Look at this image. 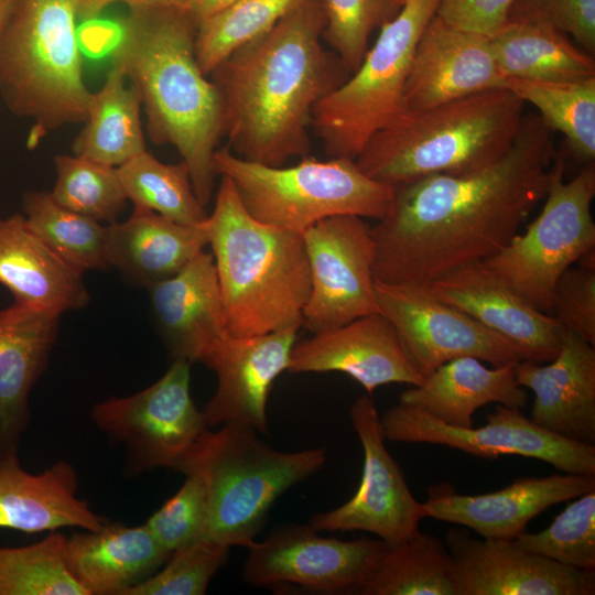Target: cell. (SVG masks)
Wrapping results in <instances>:
<instances>
[{"mask_svg": "<svg viewBox=\"0 0 595 595\" xmlns=\"http://www.w3.org/2000/svg\"><path fill=\"white\" fill-rule=\"evenodd\" d=\"M145 523L107 521L98 530L66 537L64 560L87 595H126L170 558Z\"/></svg>", "mask_w": 595, "mask_h": 595, "instance_id": "obj_27", "label": "cell"}, {"mask_svg": "<svg viewBox=\"0 0 595 595\" xmlns=\"http://www.w3.org/2000/svg\"><path fill=\"white\" fill-rule=\"evenodd\" d=\"M196 31V20L183 8H134L112 62L140 95L151 140L177 150L205 207L214 192L213 161L224 136V111L218 88L198 65Z\"/></svg>", "mask_w": 595, "mask_h": 595, "instance_id": "obj_3", "label": "cell"}, {"mask_svg": "<svg viewBox=\"0 0 595 595\" xmlns=\"http://www.w3.org/2000/svg\"><path fill=\"white\" fill-rule=\"evenodd\" d=\"M386 548L380 539L343 541L322 537L309 524H289L247 548L242 578L253 586L359 594Z\"/></svg>", "mask_w": 595, "mask_h": 595, "instance_id": "obj_14", "label": "cell"}, {"mask_svg": "<svg viewBox=\"0 0 595 595\" xmlns=\"http://www.w3.org/2000/svg\"><path fill=\"white\" fill-rule=\"evenodd\" d=\"M303 0H237L197 24L195 53L205 75L234 51L271 30Z\"/></svg>", "mask_w": 595, "mask_h": 595, "instance_id": "obj_37", "label": "cell"}, {"mask_svg": "<svg viewBox=\"0 0 595 595\" xmlns=\"http://www.w3.org/2000/svg\"><path fill=\"white\" fill-rule=\"evenodd\" d=\"M191 365L173 360L151 386L93 405V423L109 441L125 447L129 473L174 469L208 429L191 396Z\"/></svg>", "mask_w": 595, "mask_h": 595, "instance_id": "obj_11", "label": "cell"}, {"mask_svg": "<svg viewBox=\"0 0 595 595\" xmlns=\"http://www.w3.org/2000/svg\"><path fill=\"white\" fill-rule=\"evenodd\" d=\"M207 227L227 332L253 336L301 326L311 292L302 232L255 219L224 176Z\"/></svg>", "mask_w": 595, "mask_h": 595, "instance_id": "obj_4", "label": "cell"}, {"mask_svg": "<svg viewBox=\"0 0 595 595\" xmlns=\"http://www.w3.org/2000/svg\"><path fill=\"white\" fill-rule=\"evenodd\" d=\"M453 562L446 545L420 530L387 544L361 595H455Z\"/></svg>", "mask_w": 595, "mask_h": 595, "instance_id": "obj_33", "label": "cell"}, {"mask_svg": "<svg viewBox=\"0 0 595 595\" xmlns=\"http://www.w3.org/2000/svg\"><path fill=\"white\" fill-rule=\"evenodd\" d=\"M23 215L33 232L74 270L109 267L108 226L57 204L47 192H28L22 198Z\"/></svg>", "mask_w": 595, "mask_h": 595, "instance_id": "obj_35", "label": "cell"}, {"mask_svg": "<svg viewBox=\"0 0 595 595\" xmlns=\"http://www.w3.org/2000/svg\"><path fill=\"white\" fill-rule=\"evenodd\" d=\"M54 165L50 194L57 204L98 221H116L127 201L117 167L76 154H58Z\"/></svg>", "mask_w": 595, "mask_h": 595, "instance_id": "obj_39", "label": "cell"}, {"mask_svg": "<svg viewBox=\"0 0 595 595\" xmlns=\"http://www.w3.org/2000/svg\"><path fill=\"white\" fill-rule=\"evenodd\" d=\"M399 402L447 425L470 428L477 409L490 402L522 409L528 393L516 379V364L488 368L480 359L465 356L437 367L422 383L404 390Z\"/></svg>", "mask_w": 595, "mask_h": 595, "instance_id": "obj_30", "label": "cell"}, {"mask_svg": "<svg viewBox=\"0 0 595 595\" xmlns=\"http://www.w3.org/2000/svg\"><path fill=\"white\" fill-rule=\"evenodd\" d=\"M325 25L322 39L344 66L354 73L368 52L372 31L401 9L392 0H322Z\"/></svg>", "mask_w": 595, "mask_h": 595, "instance_id": "obj_41", "label": "cell"}, {"mask_svg": "<svg viewBox=\"0 0 595 595\" xmlns=\"http://www.w3.org/2000/svg\"><path fill=\"white\" fill-rule=\"evenodd\" d=\"M288 371L343 372L369 394L382 385L419 386L424 380L397 331L379 312L295 342Z\"/></svg>", "mask_w": 595, "mask_h": 595, "instance_id": "obj_21", "label": "cell"}, {"mask_svg": "<svg viewBox=\"0 0 595 595\" xmlns=\"http://www.w3.org/2000/svg\"><path fill=\"white\" fill-rule=\"evenodd\" d=\"M136 88L126 86L122 68L112 62L102 87L91 93L85 127L73 152L95 162L118 167L145 151Z\"/></svg>", "mask_w": 595, "mask_h": 595, "instance_id": "obj_32", "label": "cell"}, {"mask_svg": "<svg viewBox=\"0 0 595 595\" xmlns=\"http://www.w3.org/2000/svg\"><path fill=\"white\" fill-rule=\"evenodd\" d=\"M548 363L516 364L518 383L534 393L530 420L559 436L594 445V345L563 327L560 349Z\"/></svg>", "mask_w": 595, "mask_h": 595, "instance_id": "obj_23", "label": "cell"}, {"mask_svg": "<svg viewBox=\"0 0 595 595\" xmlns=\"http://www.w3.org/2000/svg\"><path fill=\"white\" fill-rule=\"evenodd\" d=\"M76 17L74 0H13L0 29V95L12 113L33 120L30 142L87 118Z\"/></svg>", "mask_w": 595, "mask_h": 595, "instance_id": "obj_6", "label": "cell"}, {"mask_svg": "<svg viewBox=\"0 0 595 595\" xmlns=\"http://www.w3.org/2000/svg\"><path fill=\"white\" fill-rule=\"evenodd\" d=\"M379 313L394 327L410 359L425 378L441 365L470 356L494 367L517 364L519 351L425 286L375 280Z\"/></svg>", "mask_w": 595, "mask_h": 595, "instance_id": "obj_15", "label": "cell"}, {"mask_svg": "<svg viewBox=\"0 0 595 595\" xmlns=\"http://www.w3.org/2000/svg\"><path fill=\"white\" fill-rule=\"evenodd\" d=\"M235 1L237 0H184V9L198 24L199 21L218 12Z\"/></svg>", "mask_w": 595, "mask_h": 595, "instance_id": "obj_48", "label": "cell"}, {"mask_svg": "<svg viewBox=\"0 0 595 595\" xmlns=\"http://www.w3.org/2000/svg\"><path fill=\"white\" fill-rule=\"evenodd\" d=\"M66 537L51 531L23 547H0V595H87L64 560Z\"/></svg>", "mask_w": 595, "mask_h": 595, "instance_id": "obj_38", "label": "cell"}, {"mask_svg": "<svg viewBox=\"0 0 595 595\" xmlns=\"http://www.w3.org/2000/svg\"><path fill=\"white\" fill-rule=\"evenodd\" d=\"M311 292L302 325L312 334L379 312L375 293V241L365 218L336 215L303 232Z\"/></svg>", "mask_w": 595, "mask_h": 595, "instance_id": "obj_13", "label": "cell"}, {"mask_svg": "<svg viewBox=\"0 0 595 595\" xmlns=\"http://www.w3.org/2000/svg\"><path fill=\"white\" fill-rule=\"evenodd\" d=\"M213 162L216 175L231 182L255 219L298 232L336 215L380 220L394 195L393 185L367 176L347 158L322 161L306 155L294 165L270 166L221 148Z\"/></svg>", "mask_w": 595, "mask_h": 595, "instance_id": "obj_8", "label": "cell"}, {"mask_svg": "<svg viewBox=\"0 0 595 595\" xmlns=\"http://www.w3.org/2000/svg\"><path fill=\"white\" fill-rule=\"evenodd\" d=\"M231 548L202 539L174 551L151 576L126 595H203L225 565Z\"/></svg>", "mask_w": 595, "mask_h": 595, "instance_id": "obj_42", "label": "cell"}, {"mask_svg": "<svg viewBox=\"0 0 595 595\" xmlns=\"http://www.w3.org/2000/svg\"><path fill=\"white\" fill-rule=\"evenodd\" d=\"M508 20L550 24L572 35L594 56L595 0H516Z\"/></svg>", "mask_w": 595, "mask_h": 595, "instance_id": "obj_44", "label": "cell"}, {"mask_svg": "<svg viewBox=\"0 0 595 595\" xmlns=\"http://www.w3.org/2000/svg\"><path fill=\"white\" fill-rule=\"evenodd\" d=\"M77 17L91 19L101 10L115 2H125L132 9L147 7H180L184 9V0H74Z\"/></svg>", "mask_w": 595, "mask_h": 595, "instance_id": "obj_47", "label": "cell"}, {"mask_svg": "<svg viewBox=\"0 0 595 595\" xmlns=\"http://www.w3.org/2000/svg\"><path fill=\"white\" fill-rule=\"evenodd\" d=\"M439 0H404L381 25L359 67L314 107L311 127L329 158L355 160L367 142L404 109L414 47Z\"/></svg>", "mask_w": 595, "mask_h": 595, "instance_id": "obj_9", "label": "cell"}, {"mask_svg": "<svg viewBox=\"0 0 595 595\" xmlns=\"http://www.w3.org/2000/svg\"><path fill=\"white\" fill-rule=\"evenodd\" d=\"M257 433L236 424L207 429L174 467L202 479L207 539L229 548L251 545L277 499L317 473L326 461L324 448L281 452Z\"/></svg>", "mask_w": 595, "mask_h": 595, "instance_id": "obj_7", "label": "cell"}, {"mask_svg": "<svg viewBox=\"0 0 595 595\" xmlns=\"http://www.w3.org/2000/svg\"><path fill=\"white\" fill-rule=\"evenodd\" d=\"M554 158L553 131L530 113L491 165L396 185L388 213L371 227L375 280L426 286L496 255L544 199Z\"/></svg>", "mask_w": 595, "mask_h": 595, "instance_id": "obj_1", "label": "cell"}, {"mask_svg": "<svg viewBox=\"0 0 595 595\" xmlns=\"http://www.w3.org/2000/svg\"><path fill=\"white\" fill-rule=\"evenodd\" d=\"M504 88L532 104L542 121L565 139L574 156L587 164L595 159V78L540 82L506 78Z\"/></svg>", "mask_w": 595, "mask_h": 595, "instance_id": "obj_34", "label": "cell"}, {"mask_svg": "<svg viewBox=\"0 0 595 595\" xmlns=\"http://www.w3.org/2000/svg\"><path fill=\"white\" fill-rule=\"evenodd\" d=\"M455 595H593L594 571L578 570L532 553L513 540L475 539L450 529Z\"/></svg>", "mask_w": 595, "mask_h": 595, "instance_id": "obj_18", "label": "cell"}, {"mask_svg": "<svg viewBox=\"0 0 595 595\" xmlns=\"http://www.w3.org/2000/svg\"><path fill=\"white\" fill-rule=\"evenodd\" d=\"M324 25L323 1L303 0L212 72L235 155L270 166L309 155L314 107L350 76L322 45Z\"/></svg>", "mask_w": 595, "mask_h": 595, "instance_id": "obj_2", "label": "cell"}, {"mask_svg": "<svg viewBox=\"0 0 595 595\" xmlns=\"http://www.w3.org/2000/svg\"><path fill=\"white\" fill-rule=\"evenodd\" d=\"M565 164L552 163L543 207L523 234H516L496 255L484 260L508 286L542 312L552 310L560 277L594 251L595 164L564 180Z\"/></svg>", "mask_w": 595, "mask_h": 595, "instance_id": "obj_10", "label": "cell"}, {"mask_svg": "<svg viewBox=\"0 0 595 595\" xmlns=\"http://www.w3.org/2000/svg\"><path fill=\"white\" fill-rule=\"evenodd\" d=\"M208 242L207 219L196 226L182 225L134 206L127 220L108 226L107 262L149 289L177 273Z\"/></svg>", "mask_w": 595, "mask_h": 595, "instance_id": "obj_29", "label": "cell"}, {"mask_svg": "<svg viewBox=\"0 0 595 595\" xmlns=\"http://www.w3.org/2000/svg\"><path fill=\"white\" fill-rule=\"evenodd\" d=\"M300 326L253 336H220L201 361L217 378L202 410L208 428L236 424L267 433V401L275 379L288 371Z\"/></svg>", "mask_w": 595, "mask_h": 595, "instance_id": "obj_17", "label": "cell"}, {"mask_svg": "<svg viewBox=\"0 0 595 595\" xmlns=\"http://www.w3.org/2000/svg\"><path fill=\"white\" fill-rule=\"evenodd\" d=\"M127 199L182 225L203 224L208 214L197 199L185 162L166 164L147 150L117 167Z\"/></svg>", "mask_w": 595, "mask_h": 595, "instance_id": "obj_36", "label": "cell"}, {"mask_svg": "<svg viewBox=\"0 0 595 595\" xmlns=\"http://www.w3.org/2000/svg\"><path fill=\"white\" fill-rule=\"evenodd\" d=\"M595 490V476L570 474L524 477L486 494H458L450 484L429 487L424 518L456 523L484 539L515 540L549 507Z\"/></svg>", "mask_w": 595, "mask_h": 595, "instance_id": "obj_20", "label": "cell"}, {"mask_svg": "<svg viewBox=\"0 0 595 595\" xmlns=\"http://www.w3.org/2000/svg\"><path fill=\"white\" fill-rule=\"evenodd\" d=\"M428 291L509 342L522 359L545 363L558 354L563 327L508 286L484 261L431 282Z\"/></svg>", "mask_w": 595, "mask_h": 595, "instance_id": "obj_19", "label": "cell"}, {"mask_svg": "<svg viewBox=\"0 0 595 595\" xmlns=\"http://www.w3.org/2000/svg\"><path fill=\"white\" fill-rule=\"evenodd\" d=\"M504 86L490 37L434 14L414 47L404 106L422 109Z\"/></svg>", "mask_w": 595, "mask_h": 595, "instance_id": "obj_22", "label": "cell"}, {"mask_svg": "<svg viewBox=\"0 0 595 595\" xmlns=\"http://www.w3.org/2000/svg\"><path fill=\"white\" fill-rule=\"evenodd\" d=\"M380 424L385 440L391 442L442 444L488 459L515 454L541 459L565 473L595 476V445L553 434L518 408L499 404L484 426L474 429L447 425L398 402L385 411Z\"/></svg>", "mask_w": 595, "mask_h": 595, "instance_id": "obj_12", "label": "cell"}, {"mask_svg": "<svg viewBox=\"0 0 595 595\" xmlns=\"http://www.w3.org/2000/svg\"><path fill=\"white\" fill-rule=\"evenodd\" d=\"M513 541L562 565L594 571L595 490L576 497L548 528L537 533L523 531Z\"/></svg>", "mask_w": 595, "mask_h": 595, "instance_id": "obj_40", "label": "cell"}, {"mask_svg": "<svg viewBox=\"0 0 595 595\" xmlns=\"http://www.w3.org/2000/svg\"><path fill=\"white\" fill-rule=\"evenodd\" d=\"M551 311L562 327L595 345V266H572L560 277Z\"/></svg>", "mask_w": 595, "mask_h": 595, "instance_id": "obj_45", "label": "cell"}, {"mask_svg": "<svg viewBox=\"0 0 595 595\" xmlns=\"http://www.w3.org/2000/svg\"><path fill=\"white\" fill-rule=\"evenodd\" d=\"M77 493V472L65 461L32 474L21 466L18 454L0 456L1 529L25 533L63 528L98 530L108 520Z\"/></svg>", "mask_w": 595, "mask_h": 595, "instance_id": "obj_26", "label": "cell"}, {"mask_svg": "<svg viewBox=\"0 0 595 595\" xmlns=\"http://www.w3.org/2000/svg\"><path fill=\"white\" fill-rule=\"evenodd\" d=\"M13 0H0V29L8 18Z\"/></svg>", "mask_w": 595, "mask_h": 595, "instance_id": "obj_49", "label": "cell"}, {"mask_svg": "<svg viewBox=\"0 0 595 595\" xmlns=\"http://www.w3.org/2000/svg\"><path fill=\"white\" fill-rule=\"evenodd\" d=\"M61 315L15 302L0 310V456L18 454L30 392L47 368Z\"/></svg>", "mask_w": 595, "mask_h": 595, "instance_id": "obj_24", "label": "cell"}, {"mask_svg": "<svg viewBox=\"0 0 595 595\" xmlns=\"http://www.w3.org/2000/svg\"><path fill=\"white\" fill-rule=\"evenodd\" d=\"M393 2H396L398 6L402 7L404 0H392Z\"/></svg>", "mask_w": 595, "mask_h": 595, "instance_id": "obj_50", "label": "cell"}, {"mask_svg": "<svg viewBox=\"0 0 595 595\" xmlns=\"http://www.w3.org/2000/svg\"><path fill=\"white\" fill-rule=\"evenodd\" d=\"M504 78L580 82L595 78V60L556 28L536 21H509L490 37Z\"/></svg>", "mask_w": 595, "mask_h": 595, "instance_id": "obj_31", "label": "cell"}, {"mask_svg": "<svg viewBox=\"0 0 595 595\" xmlns=\"http://www.w3.org/2000/svg\"><path fill=\"white\" fill-rule=\"evenodd\" d=\"M145 526L170 554L207 539L208 508L202 479L187 475L181 488L149 517Z\"/></svg>", "mask_w": 595, "mask_h": 595, "instance_id": "obj_43", "label": "cell"}, {"mask_svg": "<svg viewBox=\"0 0 595 595\" xmlns=\"http://www.w3.org/2000/svg\"><path fill=\"white\" fill-rule=\"evenodd\" d=\"M524 102L506 88L422 109H404L355 159L369 177L390 185L431 174L466 175L498 161L523 120Z\"/></svg>", "mask_w": 595, "mask_h": 595, "instance_id": "obj_5", "label": "cell"}, {"mask_svg": "<svg viewBox=\"0 0 595 595\" xmlns=\"http://www.w3.org/2000/svg\"><path fill=\"white\" fill-rule=\"evenodd\" d=\"M351 425L364 451V467L355 495L342 506L314 515L315 531H367L387 544L419 531L422 502L410 491L400 466L385 446L380 416L370 396L357 398L349 410Z\"/></svg>", "mask_w": 595, "mask_h": 595, "instance_id": "obj_16", "label": "cell"}, {"mask_svg": "<svg viewBox=\"0 0 595 595\" xmlns=\"http://www.w3.org/2000/svg\"><path fill=\"white\" fill-rule=\"evenodd\" d=\"M148 291L158 327L174 360L199 363L214 342L227 333L212 253L203 250Z\"/></svg>", "mask_w": 595, "mask_h": 595, "instance_id": "obj_25", "label": "cell"}, {"mask_svg": "<svg viewBox=\"0 0 595 595\" xmlns=\"http://www.w3.org/2000/svg\"><path fill=\"white\" fill-rule=\"evenodd\" d=\"M0 284L15 303L61 314L90 301L83 274L48 248L22 214L0 218Z\"/></svg>", "mask_w": 595, "mask_h": 595, "instance_id": "obj_28", "label": "cell"}, {"mask_svg": "<svg viewBox=\"0 0 595 595\" xmlns=\"http://www.w3.org/2000/svg\"><path fill=\"white\" fill-rule=\"evenodd\" d=\"M515 1L439 0L435 14L456 28L491 37L509 22Z\"/></svg>", "mask_w": 595, "mask_h": 595, "instance_id": "obj_46", "label": "cell"}]
</instances>
